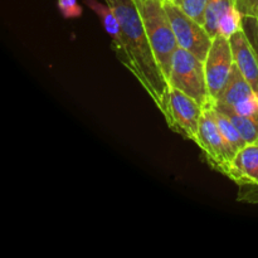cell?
I'll return each instance as SVG.
<instances>
[{
	"mask_svg": "<svg viewBox=\"0 0 258 258\" xmlns=\"http://www.w3.org/2000/svg\"><path fill=\"white\" fill-rule=\"evenodd\" d=\"M107 4L120 20L128 58L126 68L135 76L156 107L163 112L170 85L156 60L135 3L134 0H111Z\"/></svg>",
	"mask_w": 258,
	"mask_h": 258,
	"instance_id": "cell-1",
	"label": "cell"
},
{
	"mask_svg": "<svg viewBox=\"0 0 258 258\" xmlns=\"http://www.w3.org/2000/svg\"><path fill=\"white\" fill-rule=\"evenodd\" d=\"M134 3L143 20L156 60L168 80L173 55L179 45L164 7V0H134Z\"/></svg>",
	"mask_w": 258,
	"mask_h": 258,
	"instance_id": "cell-2",
	"label": "cell"
},
{
	"mask_svg": "<svg viewBox=\"0 0 258 258\" xmlns=\"http://www.w3.org/2000/svg\"><path fill=\"white\" fill-rule=\"evenodd\" d=\"M168 82L170 87L178 88L196 100L203 108L213 105L207 83L204 62L180 47L173 55Z\"/></svg>",
	"mask_w": 258,
	"mask_h": 258,
	"instance_id": "cell-3",
	"label": "cell"
},
{
	"mask_svg": "<svg viewBox=\"0 0 258 258\" xmlns=\"http://www.w3.org/2000/svg\"><path fill=\"white\" fill-rule=\"evenodd\" d=\"M161 113L171 130L196 143L199 122L203 113V107L196 100L178 88L170 87L166 97L165 108Z\"/></svg>",
	"mask_w": 258,
	"mask_h": 258,
	"instance_id": "cell-4",
	"label": "cell"
},
{
	"mask_svg": "<svg viewBox=\"0 0 258 258\" xmlns=\"http://www.w3.org/2000/svg\"><path fill=\"white\" fill-rule=\"evenodd\" d=\"M164 7L170 19L179 47L193 53L204 62L213 42V37L207 32L204 25L188 17L171 0H164Z\"/></svg>",
	"mask_w": 258,
	"mask_h": 258,
	"instance_id": "cell-5",
	"label": "cell"
},
{
	"mask_svg": "<svg viewBox=\"0 0 258 258\" xmlns=\"http://www.w3.org/2000/svg\"><path fill=\"white\" fill-rule=\"evenodd\" d=\"M196 144L204 153L209 165L226 175L234 154L219 131L212 105L203 108Z\"/></svg>",
	"mask_w": 258,
	"mask_h": 258,
	"instance_id": "cell-6",
	"label": "cell"
},
{
	"mask_svg": "<svg viewBox=\"0 0 258 258\" xmlns=\"http://www.w3.org/2000/svg\"><path fill=\"white\" fill-rule=\"evenodd\" d=\"M233 64L234 59L229 38L217 34L213 38V42L204 60L207 83L213 102L218 98L226 86Z\"/></svg>",
	"mask_w": 258,
	"mask_h": 258,
	"instance_id": "cell-7",
	"label": "cell"
},
{
	"mask_svg": "<svg viewBox=\"0 0 258 258\" xmlns=\"http://www.w3.org/2000/svg\"><path fill=\"white\" fill-rule=\"evenodd\" d=\"M226 175L238 186L258 188V141L238 150L229 163Z\"/></svg>",
	"mask_w": 258,
	"mask_h": 258,
	"instance_id": "cell-8",
	"label": "cell"
},
{
	"mask_svg": "<svg viewBox=\"0 0 258 258\" xmlns=\"http://www.w3.org/2000/svg\"><path fill=\"white\" fill-rule=\"evenodd\" d=\"M229 42L233 53L234 64L238 67L243 77L258 93V60L256 53L249 44L243 30L239 29L238 32L234 33L229 38Z\"/></svg>",
	"mask_w": 258,
	"mask_h": 258,
	"instance_id": "cell-9",
	"label": "cell"
},
{
	"mask_svg": "<svg viewBox=\"0 0 258 258\" xmlns=\"http://www.w3.org/2000/svg\"><path fill=\"white\" fill-rule=\"evenodd\" d=\"M85 3L90 9H92L96 13L101 24L103 25L107 34L111 37L112 49L115 50L116 55L121 60V63L126 67L128 63L127 52H126L125 44H123L122 29H121L120 20H118L116 13L113 12L110 4H101L97 0H85Z\"/></svg>",
	"mask_w": 258,
	"mask_h": 258,
	"instance_id": "cell-10",
	"label": "cell"
},
{
	"mask_svg": "<svg viewBox=\"0 0 258 258\" xmlns=\"http://www.w3.org/2000/svg\"><path fill=\"white\" fill-rule=\"evenodd\" d=\"M257 92L252 88L248 81L243 77L238 67L233 64L231 76H229L224 88L222 90L221 95L213 102V105L217 106V107L233 108L234 106L243 102L244 100L252 97Z\"/></svg>",
	"mask_w": 258,
	"mask_h": 258,
	"instance_id": "cell-11",
	"label": "cell"
},
{
	"mask_svg": "<svg viewBox=\"0 0 258 258\" xmlns=\"http://www.w3.org/2000/svg\"><path fill=\"white\" fill-rule=\"evenodd\" d=\"M212 111H213L214 118H216L217 125H218L222 136H223L224 140L227 141V144L231 148V150L236 155L238 153V150H241L244 145H247V143L242 139L241 134L238 133V130L233 125L231 118L227 116V113H224L223 111L217 108L214 105H212Z\"/></svg>",
	"mask_w": 258,
	"mask_h": 258,
	"instance_id": "cell-12",
	"label": "cell"
},
{
	"mask_svg": "<svg viewBox=\"0 0 258 258\" xmlns=\"http://www.w3.org/2000/svg\"><path fill=\"white\" fill-rule=\"evenodd\" d=\"M233 8H236V0H208L204 27L212 37L218 34L219 19Z\"/></svg>",
	"mask_w": 258,
	"mask_h": 258,
	"instance_id": "cell-13",
	"label": "cell"
},
{
	"mask_svg": "<svg viewBox=\"0 0 258 258\" xmlns=\"http://www.w3.org/2000/svg\"><path fill=\"white\" fill-rule=\"evenodd\" d=\"M217 107V106H216ZM224 113H227L233 125L241 134L242 139L246 141L247 144L254 143L258 141V118L256 117H249V116L239 115V113L234 112L231 108H224V107H217Z\"/></svg>",
	"mask_w": 258,
	"mask_h": 258,
	"instance_id": "cell-14",
	"label": "cell"
},
{
	"mask_svg": "<svg viewBox=\"0 0 258 258\" xmlns=\"http://www.w3.org/2000/svg\"><path fill=\"white\" fill-rule=\"evenodd\" d=\"M180 10L196 22L204 25L208 0H171Z\"/></svg>",
	"mask_w": 258,
	"mask_h": 258,
	"instance_id": "cell-15",
	"label": "cell"
},
{
	"mask_svg": "<svg viewBox=\"0 0 258 258\" xmlns=\"http://www.w3.org/2000/svg\"><path fill=\"white\" fill-rule=\"evenodd\" d=\"M242 13L237 8H233L227 12L223 17L219 19L218 23V34L226 38H231L232 35L239 29H242Z\"/></svg>",
	"mask_w": 258,
	"mask_h": 258,
	"instance_id": "cell-16",
	"label": "cell"
},
{
	"mask_svg": "<svg viewBox=\"0 0 258 258\" xmlns=\"http://www.w3.org/2000/svg\"><path fill=\"white\" fill-rule=\"evenodd\" d=\"M242 30L246 34L251 47L253 48L258 60V17L243 15L242 17Z\"/></svg>",
	"mask_w": 258,
	"mask_h": 258,
	"instance_id": "cell-17",
	"label": "cell"
},
{
	"mask_svg": "<svg viewBox=\"0 0 258 258\" xmlns=\"http://www.w3.org/2000/svg\"><path fill=\"white\" fill-rule=\"evenodd\" d=\"M58 8L66 19L78 18L82 14V8L77 0H58Z\"/></svg>",
	"mask_w": 258,
	"mask_h": 258,
	"instance_id": "cell-18",
	"label": "cell"
},
{
	"mask_svg": "<svg viewBox=\"0 0 258 258\" xmlns=\"http://www.w3.org/2000/svg\"><path fill=\"white\" fill-rule=\"evenodd\" d=\"M237 201L242 203L258 204V188L254 186H239Z\"/></svg>",
	"mask_w": 258,
	"mask_h": 258,
	"instance_id": "cell-19",
	"label": "cell"
},
{
	"mask_svg": "<svg viewBox=\"0 0 258 258\" xmlns=\"http://www.w3.org/2000/svg\"><path fill=\"white\" fill-rule=\"evenodd\" d=\"M236 8L242 15L258 17V0H236Z\"/></svg>",
	"mask_w": 258,
	"mask_h": 258,
	"instance_id": "cell-20",
	"label": "cell"
},
{
	"mask_svg": "<svg viewBox=\"0 0 258 258\" xmlns=\"http://www.w3.org/2000/svg\"><path fill=\"white\" fill-rule=\"evenodd\" d=\"M106 2H107V3H110V2H111V0H106Z\"/></svg>",
	"mask_w": 258,
	"mask_h": 258,
	"instance_id": "cell-21",
	"label": "cell"
}]
</instances>
